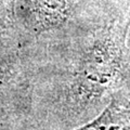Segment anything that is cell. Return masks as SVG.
I'll return each instance as SVG.
<instances>
[{
  "label": "cell",
  "mask_w": 130,
  "mask_h": 130,
  "mask_svg": "<svg viewBox=\"0 0 130 130\" xmlns=\"http://www.w3.org/2000/svg\"><path fill=\"white\" fill-rule=\"evenodd\" d=\"M31 111L25 130H73L128 91L130 0H85L74 19L31 42Z\"/></svg>",
  "instance_id": "cell-1"
},
{
  "label": "cell",
  "mask_w": 130,
  "mask_h": 130,
  "mask_svg": "<svg viewBox=\"0 0 130 130\" xmlns=\"http://www.w3.org/2000/svg\"><path fill=\"white\" fill-rule=\"evenodd\" d=\"M31 43L0 44V130H25L31 111Z\"/></svg>",
  "instance_id": "cell-2"
},
{
  "label": "cell",
  "mask_w": 130,
  "mask_h": 130,
  "mask_svg": "<svg viewBox=\"0 0 130 130\" xmlns=\"http://www.w3.org/2000/svg\"><path fill=\"white\" fill-rule=\"evenodd\" d=\"M85 0H19L18 28L24 44L61 29L78 13Z\"/></svg>",
  "instance_id": "cell-3"
},
{
  "label": "cell",
  "mask_w": 130,
  "mask_h": 130,
  "mask_svg": "<svg viewBox=\"0 0 130 130\" xmlns=\"http://www.w3.org/2000/svg\"><path fill=\"white\" fill-rule=\"evenodd\" d=\"M73 130H130L129 92H118L99 115Z\"/></svg>",
  "instance_id": "cell-4"
},
{
  "label": "cell",
  "mask_w": 130,
  "mask_h": 130,
  "mask_svg": "<svg viewBox=\"0 0 130 130\" xmlns=\"http://www.w3.org/2000/svg\"><path fill=\"white\" fill-rule=\"evenodd\" d=\"M19 0H0V44L12 40H21L18 28Z\"/></svg>",
  "instance_id": "cell-5"
},
{
  "label": "cell",
  "mask_w": 130,
  "mask_h": 130,
  "mask_svg": "<svg viewBox=\"0 0 130 130\" xmlns=\"http://www.w3.org/2000/svg\"><path fill=\"white\" fill-rule=\"evenodd\" d=\"M127 88H128V90L130 91V70H129V73H128V78H127Z\"/></svg>",
  "instance_id": "cell-6"
}]
</instances>
